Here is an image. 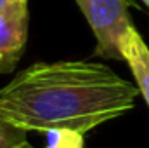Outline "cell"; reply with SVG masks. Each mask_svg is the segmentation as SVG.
I'll return each instance as SVG.
<instances>
[{
	"label": "cell",
	"instance_id": "obj_1",
	"mask_svg": "<svg viewBox=\"0 0 149 148\" xmlns=\"http://www.w3.org/2000/svg\"><path fill=\"white\" fill-rule=\"evenodd\" d=\"M137 85L92 61L35 63L0 89V120L76 138L130 111Z\"/></svg>",
	"mask_w": 149,
	"mask_h": 148
},
{
	"label": "cell",
	"instance_id": "obj_2",
	"mask_svg": "<svg viewBox=\"0 0 149 148\" xmlns=\"http://www.w3.org/2000/svg\"><path fill=\"white\" fill-rule=\"evenodd\" d=\"M97 40L95 54L121 59V40L134 26L125 0H74Z\"/></svg>",
	"mask_w": 149,
	"mask_h": 148
},
{
	"label": "cell",
	"instance_id": "obj_3",
	"mask_svg": "<svg viewBox=\"0 0 149 148\" xmlns=\"http://www.w3.org/2000/svg\"><path fill=\"white\" fill-rule=\"evenodd\" d=\"M28 0H14L0 7V73L14 72L28 38Z\"/></svg>",
	"mask_w": 149,
	"mask_h": 148
},
{
	"label": "cell",
	"instance_id": "obj_4",
	"mask_svg": "<svg viewBox=\"0 0 149 148\" xmlns=\"http://www.w3.org/2000/svg\"><path fill=\"white\" fill-rule=\"evenodd\" d=\"M121 59L127 61L135 78L139 94L149 106V47L134 26L121 40Z\"/></svg>",
	"mask_w": 149,
	"mask_h": 148
},
{
	"label": "cell",
	"instance_id": "obj_5",
	"mask_svg": "<svg viewBox=\"0 0 149 148\" xmlns=\"http://www.w3.org/2000/svg\"><path fill=\"white\" fill-rule=\"evenodd\" d=\"M26 141V131L0 120V148H17Z\"/></svg>",
	"mask_w": 149,
	"mask_h": 148
},
{
	"label": "cell",
	"instance_id": "obj_6",
	"mask_svg": "<svg viewBox=\"0 0 149 148\" xmlns=\"http://www.w3.org/2000/svg\"><path fill=\"white\" fill-rule=\"evenodd\" d=\"M17 148H35V147H31V145H30L28 141H24V143H21V145H19Z\"/></svg>",
	"mask_w": 149,
	"mask_h": 148
},
{
	"label": "cell",
	"instance_id": "obj_7",
	"mask_svg": "<svg viewBox=\"0 0 149 148\" xmlns=\"http://www.w3.org/2000/svg\"><path fill=\"white\" fill-rule=\"evenodd\" d=\"M9 2H14V0H0V7H3V5L9 4Z\"/></svg>",
	"mask_w": 149,
	"mask_h": 148
},
{
	"label": "cell",
	"instance_id": "obj_8",
	"mask_svg": "<svg viewBox=\"0 0 149 148\" xmlns=\"http://www.w3.org/2000/svg\"><path fill=\"white\" fill-rule=\"evenodd\" d=\"M142 2H144V5H146V7L149 9V0H142Z\"/></svg>",
	"mask_w": 149,
	"mask_h": 148
}]
</instances>
